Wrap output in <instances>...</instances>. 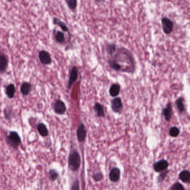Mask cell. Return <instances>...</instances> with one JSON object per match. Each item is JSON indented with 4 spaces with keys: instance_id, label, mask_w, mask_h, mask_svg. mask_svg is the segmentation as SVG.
<instances>
[{
    "instance_id": "cell-1",
    "label": "cell",
    "mask_w": 190,
    "mask_h": 190,
    "mask_svg": "<svg viewBox=\"0 0 190 190\" xmlns=\"http://www.w3.org/2000/svg\"><path fill=\"white\" fill-rule=\"evenodd\" d=\"M80 157L77 151H74L71 153L68 160V166L70 170L73 171H77L80 166Z\"/></svg>"
},
{
    "instance_id": "cell-2",
    "label": "cell",
    "mask_w": 190,
    "mask_h": 190,
    "mask_svg": "<svg viewBox=\"0 0 190 190\" xmlns=\"http://www.w3.org/2000/svg\"><path fill=\"white\" fill-rule=\"evenodd\" d=\"M6 141L9 146L15 148H18L21 143L20 137L16 132H11L10 134L6 137Z\"/></svg>"
},
{
    "instance_id": "cell-3",
    "label": "cell",
    "mask_w": 190,
    "mask_h": 190,
    "mask_svg": "<svg viewBox=\"0 0 190 190\" xmlns=\"http://www.w3.org/2000/svg\"><path fill=\"white\" fill-rule=\"evenodd\" d=\"M39 59L42 64L50 65L52 62V57L50 54L45 50H41L39 52Z\"/></svg>"
},
{
    "instance_id": "cell-4",
    "label": "cell",
    "mask_w": 190,
    "mask_h": 190,
    "mask_svg": "<svg viewBox=\"0 0 190 190\" xmlns=\"http://www.w3.org/2000/svg\"><path fill=\"white\" fill-rule=\"evenodd\" d=\"M162 25L163 30L166 34H170L173 29V23L170 18H162Z\"/></svg>"
},
{
    "instance_id": "cell-5",
    "label": "cell",
    "mask_w": 190,
    "mask_h": 190,
    "mask_svg": "<svg viewBox=\"0 0 190 190\" xmlns=\"http://www.w3.org/2000/svg\"><path fill=\"white\" fill-rule=\"evenodd\" d=\"M53 109L54 112L57 114H63L65 112L67 108L63 102H62V100H58L54 103Z\"/></svg>"
},
{
    "instance_id": "cell-6",
    "label": "cell",
    "mask_w": 190,
    "mask_h": 190,
    "mask_svg": "<svg viewBox=\"0 0 190 190\" xmlns=\"http://www.w3.org/2000/svg\"><path fill=\"white\" fill-rule=\"evenodd\" d=\"M169 164L166 160L162 159L155 163L153 165V168L156 172H160L166 170Z\"/></svg>"
},
{
    "instance_id": "cell-7",
    "label": "cell",
    "mask_w": 190,
    "mask_h": 190,
    "mask_svg": "<svg viewBox=\"0 0 190 190\" xmlns=\"http://www.w3.org/2000/svg\"><path fill=\"white\" fill-rule=\"evenodd\" d=\"M78 77V71L77 67H74L70 75L69 80L68 82V88L70 89L72 84L74 83L77 80Z\"/></svg>"
},
{
    "instance_id": "cell-8",
    "label": "cell",
    "mask_w": 190,
    "mask_h": 190,
    "mask_svg": "<svg viewBox=\"0 0 190 190\" xmlns=\"http://www.w3.org/2000/svg\"><path fill=\"white\" fill-rule=\"evenodd\" d=\"M87 134V131L85 129V126L83 124H81L77 130V138L79 142L84 141Z\"/></svg>"
},
{
    "instance_id": "cell-9",
    "label": "cell",
    "mask_w": 190,
    "mask_h": 190,
    "mask_svg": "<svg viewBox=\"0 0 190 190\" xmlns=\"http://www.w3.org/2000/svg\"><path fill=\"white\" fill-rule=\"evenodd\" d=\"M120 175H121V172L119 169H118L117 168H113V169L111 170L109 175V179L113 182H116L119 180Z\"/></svg>"
},
{
    "instance_id": "cell-10",
    "label": "cell",
    "mask_w": 190,
    "mask_h": 190,
    "mask_svg": "<svg viewBox=\"0 0 190 190\" xmlns=\"http://www.w3.org/2000/svg\"><path fill=\"white\" fill-rule=\"evenodd\" d=\"M8 63V58L4 54H0V72H5Z\"/></svg>"
},
{
    "instance_id": "cell-11",
    "label": "cell",
    "mask_w": 190,
    "mask_h": 190,
    "mask_svg": "<svg viewBox=\"0 0 190 190\" xmlns=\"http://www.w3.org/2000/svg\"><path fill=\"white\" fill-rule=\"evenodd\" d=\"M122 107V103L121 98H116L112 101V108L113 111L118 112Z\"/></svg>"
},
{
    "instance_id": "cell-12",
    "label": "cell",
    "mask_w": 190,
    "mask_h": 190,
    "mask_svg": "<svg viewBox=\"0 0 190 190\" xmlns=\"http://www.w3.org/2000/svg\"><path fill=\"white\" fill-rule=\"evenodd\" d=\"M52 22L54 23V25H57V26H59L60 28H62V30L64 32H69V28H68V26H67V25L62 22V21L60 20V19L57 18H54L52 19Z\"/></svg>"
},
{
    "instance_id": "cell-13",
    "label": "cell",
    "mask_w": 190,
    "mask_h": 190,
    "mask_svg": "<svg viewBox=\"0 0 190 190\" xmlns=\"http://www.w3.org/2000/svg\"><path fill=\"white\" fill-rule=\"evenodd\" d=\"M21 92L22 95H28L30 92H31L32 89L31 85L28 82H23L21 86Z\"/></svg>"
},
{
    "instance_id": "cell-14",
    "label": "cell",
    "mask_w": 190,
    "mask_h": 190,
    "mask_svg": "<svg viewBox=\"0 0 190 190\" xmlns=\"http://www.w3.org/2000/svg\"><path fill=\"white\" fill-rule=\"evenodd\" d=\"M55 39L59 44H64L65 42L64 33L62 31H58L55 32Z\"/></svg>"
},
{
    "instance_id": "cell-15",
    "label": "cell",
    "mask_w": 190,
    "mask_h": 190,
    "mask_svg": "<svg viewBox=\"0 0 190 190\" xmlns=\"http://www.w3.org/2000/svg\"><path fill=\"white\" fill-rule=\"evenodd\" d=\"M172 114V106H171L170 103H168L167 107L164 109V110H163V115H164V118L166 119V120L167 121H170V119L171 118Z\"/></svg>"
},
{
    "instance_id": "cell-16",
    "label": "cell",
    "mask_w": 190,
    "mask_h": 190,
    "mask_svg": "<svg viewBox=\"0 0 190 190\" xmlns=\"http://www.w3.org/2000/svg\"><path fill=\"white\" fill-rule=\"evenodd\" d=\"M179 178L183 182L188 183L190 181V173L188 171L184 170L181 172L179 175Z\"/></svg>"
},
{
    "instance_id": "cell-17",
    "label": "cell",
    "mask_w": 190,
    "mask_h": 190,
    "mask_svg": "<svg viewBox=\"0 0 190 190\" xmlns=\"http://www.w3.org/2000/svg\"><path fill=\"white\" fill-rule=\"evenodd\" d=\"M38 131L39 132V133L41 135V136L46 137L48 135L49 132L48 130L46 128V126L43 123H40L38 126Z\"/></svg>"
},
{
    "instance_id": "cell-18",
    "label": "cell",
    "mask_w": 190,
    "mask_h": 190,
    "mask_svg": "<svg viewBox=\"0 0 190 190\" xmlns=\"http://www.w3.org/2000/svg\"><path fill=\"white\" fill-rule=\"evenodd\" d=\"M6 93L8 98H13V97L15 95V88L13 84H11L10 85H8V87H6Z\"/></svg>"
},
{
    "instance_id": "cell-19",
    "label": "cell",
    "mask_w": 190,
    "mask_h": 190,
    "mask_svg": "<svg viewBox=\"0 0 190 190\" xmlns=\"http://www.w3.org/2000/svg\"><path fill=\"white\" fill-rule=\"evenodd\" d=\"M119 92H120V86L117 84H114L112 85L109 90V93L112 97L117 96L119 94Z\"/></svg>"
},
{
    "instance_id": "cell-20",
    "label": "cell",
    "mask_w": 190,
    "mask_h": 190,
    "mask_svg": "<svg viewBox=\"0 0 190 190\" xmlns=\"http://www.w3.org/2000/svg\"><path fill=\"white\" fill-rule=\"evenodd\" d=\"M94 111H95L97 116L98 117H104V112L103 110L102 106L100 105V104H99V103L95 104V106H94Z\"/></svg>"
},
{
    "instance_id": "cell-21",
    "label": "cell",
    "mask_w": 190,
    "mask_h": 190,
    "mask_svg": "<svg viewBox=\"0 0 190 190\" xmlns=\"http://www.w3.org/2000/svg\"><path fill=\"white\" fill-rule=\"evenodd\" d=\"M67 5L70 10H74L77 7V0H65Z\"/></svg>"
},
{
    "instance_id": "cell-22",
    "label": "cell",
    "mask_w": 190,
    "mask_h": 190,
    "mask_svg": "<svg viewBox=\"0 0 190 190\" xmlns=\"http://www.w3.org/2000/svg\"><path fill=\"white\" fill-rule=\"evenodd\" d=\"M176 105L177 108L180 112H183L185 109V107L183 104V99L182 98H180L176 100Z\"/></svg>"
},
{
    "instance_id": "cell-23",
    "label": "cell",
    "mask_w": 190,
    "mask_h": 190,
    "mask_svg": "<svg viewBox=\"0 0 190 190\" xmlns=\"http://www.w3.org/2000/svg\"><path fill=\"white\" fill-rule=\"evenodd\" d=\"M180 129L176 127H173L171 128L170 129V134L171 136L173 137H176L178 136L180 133Z\"/></svg>"
},
{
    "instance_id": "cell-24",
    "label": "cell",
    "mask_w": 190,
    "mask_h": 190,
    "mask_svg": "<svg viewBox=\"0 0 190 190\" xmlns=\"http://www.w3.org/2000/svg\"><path fill=\"white\" fill-rule=\"evenodd\" d=\"M116 45L113 44H110L108 45L107 46V52L108 54L111 55H113V54H114V52L116 51Z\"/></svg>"
},
{
    "instance_id": "cell-25",
    "label": "cell",
    "mask_w": 190,
    "mask_h": 190,
    "mask_svg": "<svg viewBox=\"0 0 190 190\" xmlns=\"http://www.w3.org/2000/svg\"><path fill=\"white\" fill-rule=\"evenodd\" d=\"M58 176H59V175L55 170H50V171H49V177L52 181H54L57 180L58 177Z\"/></svg>"
},
{
    "instance_id": "cell-26",
    "label": "cell",
    "mask_w": 190,
    "mask_h": 190,
    "mask_svg": "<svg viewBox=\"0 0 190 190\" xmlns=\"http://www.w3.org/2000/svg\"><path fill=\"white\" fill-rule=\"evenodd\" d=\"M172 190H185V188L182 185L180 184L179 183H177L171 188Z\"/></svg>"
},
{
    "instance_id": "cell-27",
    "label": "cell",
    "mask_w": 190,
    "mask_h": 190,
    "mask_svg": "<svg viewBox=\"0 0 190 190\" xmlns=\"http://www.w3.org/2000/svg\"><path fill=\"white\" fill-rule=\"evenodd\" d=\"M93 178L96 181H100L103 178V175L101 173H97L93 176Z\"/></svg>"
},
{
    "instance_id": "cell-28",
    "label": "cell",
    "mask_w": 190,
    "mask_h": 190,
    "mask_svg": "<svg viewBox=\"0 0 190 190\" xmlns=\"http://www.w3.org/2000/svg\"><path fill=\"white\" fill-rule=\"evenodd\" d=\"M168 173V171H166V172H164V173H163L161 175H160L159 176V181H163V180L166 176V175H167Z\"/></svg>"
},
{
    "instance_id": "cell-29",
    "label": "cell",
    "mask_w": 190,
    "mask_h": 190,
    "mask_svg": "<svg viewBox=\"0 0 190 190\" xmlns=\"http://www.w3.org/2000/svg\"><path fill=\"white\" fill-rule=\"evenodd\" d=\"M6 1H8V2H12L13 0H6Z\"/></svg>"
}]
</instances>
